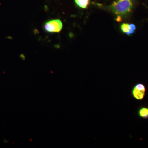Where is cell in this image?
I'll return each mask as SVG.
<instances>
[{"instance_id":"6da1fadb","label":"cell","mask_w":148,"mask_h":148,"mask_svg":"<svg viewBox=\"0 0 148 148\" xmlns=\"http://www.w3.org/2000/svg\"><path fill=\"white\" fill-rule=\"evenodd\" d=\"M133 0H116L110 6L112 11L118 16L130 13L133 7Z\"/></svg>"},{"instance_id":"7a4b0ae2","label":"cell","mask_w":148,"mask_h":148,"mask_svg":"<svg viewBox=\"0 0 148 148\" xmlns=\"http://www.w3.org/2000/svg\"><path fill=\"white\" fill-rule=\"evenodd\" d=\"M44 29L49 33H59L63 28V24L59 19H53L46 22Z\"/></svg>"},{"instance_id":"3957f363","label":"cell","mask_w":148,"mask_h":148,"mask_svg":"<svg viewBox=\"0 0 148 148\" xmlns=\"http://www.w3.org/2000/svg\"><path fill=\"white\" fill-rule=\"evenodd\" d=\"M146 88L145 85L142 84H138L132 89V96L138 100L143 99L145 94Z\"/></svg>"},{"instance_id":"277c9868","label":"cell","mask_w":148,"mask_h":148,"mask_svg":"<svg viewBox=\"0 0 148 148\" xmlns=\"http://www.w3.org/2000/svg\"><path fill=\"white\" fill-rule=\"evenodd\" d=\"M76 4L81 8H86L89 4V0H75Z\"/></svg>"},{"instance_id":"5b68a950","label":"cell","mask_w":148,"mask_h":148,"mask_svg":"<svg viewBox=\"0 0 148 148\" xmlns=\"http://www.w3.org/2000/svg\"><path fill=\"white\" fill-rule=\"evenodd\" d=\"M139 115L140 117L144 119L148 118V108H142L139 111Z\"/></svg>"},{"instance_id":"8992f818","label":"cell","mask_w":148,"mask_h":148,"mask_svg":"<svg viewBox=\"0 0 148 148\" xmlns=\"http://www.w3.org/2000/svg\"><path fill=\"white\" fill-rule=\"evenodd\" d=\"M121 29L123 32L124 33H127L130 30L129 24L124 23L121 26Z\"/></svg>"},{"instance_id":"52a82bcc","label":"cell","mask_w":148,"mask_h":148,"mask_svg":"<svg viewBox=\"0 0 148 148\" xmlns=\"http://www.w3.org/2000/svg\"><path fill=\"white\" fill-rule=\"evenodd\" d=\"M129 28L130 30L129 32L126 33V34L127 35H129H129L132 34L134 33L135 29H136V27H135V26L134 24H129Z\"/></svg>"}]
</instances>
